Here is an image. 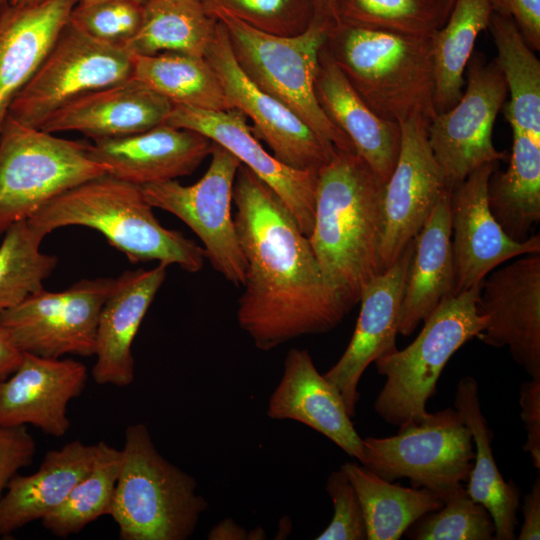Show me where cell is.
<instances>
[{
  "label": "cell",
  "instance_id": "8fae6325",
  "mask_svg": "<svg viewBox=\"0 0 540 540\" xmlns=\"http://www.w3.org/2000/svg\"><path fill=\"white\" fill-rule=\"evenodd\" d=\"M210 156L207 171L192 185L169 180L140 189L152 207L175 215L191 228L217 272L242 286L246 264L232 216L233 188L241 162L215 142Z\"/></svg>",
  "mask_w": 540,
  "mask_h": 540
},
{
  "label": "cell",
  "instance_id": "bcb514c9",
  "mask_svg": "<svg viewBox=\"0 0 540 540\" xmlns=\"http://www.w3.org/2000/svg\"><path fill=\"white\" fill-rule=\"evenodd\" d=\"M523 523L517 539H540V479L537 477L529 491L524 496L521 507Z\"/></svg>",
  "mask_w": 540,
  "mask_h": 540
},
{
  "label": "cell",
  "instance_id": "836d02e7",
  "mask_svg": "<svg viewBox=\"0 0 540 540\" xmlns=\"http://www.w3.org/2000/svg\"><path fill=\"white\" fill-rule=\"evenodd\" d=\"M217 20L200 0H147L141 25L124 46L131 56L183 52L204 56Z\"/></svg>",
  "mask_w": 540,
  "mask_h": 540
},
{
  "label": "cell",
  "instance_id": "b9f144b4",
  "mask_svg": "<svg viewBox=\"0 0 540 540\" xmlns=\"http://www.w3.org/2000/svg\"><path fill=\"white\" fill-rule=\"evenodd\" d=\"M325 489L333 503V517L317 540H367L366 524L358 496L339 468L327 478Z\"/></svg>",
  "mask_w": 540,
  "mask_h": 540
},
{
  "label": "cell",
  "instance_id": "4fadbf2b",
  "mask_svg": "<svg viewBox=\"0 0 540 540\" xmlns=\"http://www.w3.org/2000/svg\"><path fill=\"white\" fill-rule=\"evenodd\" d=\"M467 81L460 100L437 113L428 127V141L449 188L477 168L506 157L492 140L493 127L508 90L495 61L475 52L466 66Z\"/></svg>",
  "mask_w": 540,
  "mask_h": 540
},
{
  "label": "cell",
  "instance_id": "11a10c76",
  "mask_svg": "<svg viewBox=\"0 0 540 540\" xmlns=\"http://www.w3.org/2000/svg\"><path fill=\"white\" fill-rule=\"evenodd\" d=\"M443 1V0H442Z\"/></svg>",
  "mask_w": 540,
  "mask_h": 540
},
{
  "label": "cell",
  "instance_id": "60d3db41",
  "mask_svg": "<svg viewBox=\"0 0 540 540\" xmlns=\"http://www.w3.org/2000/svg\"><path fill=\"white\" fill-rule=\"evenodd\" d=\"M143 4L129 0L76 3L69 22L90 37L112 46L123 47L137 33Z\"/></svg>",
  "mask_w": 540,
  "mask_h": 540
},
{
  "label": "cell",
  "instance_id": "4dcf8cb0",
  "mask_svg": "<svg viewBox=\"0 0 540 540\" xmlns=\"http://www.w3.org/2000/svg\"><path fill=\"white\" fill-rule=\"evenodd\" d=\"M360 501L367 540H398L407 529L444 503L426 488H408L387 481L362 464L340 466Z\"/></svg>",
  "mask_w": 540,
  "mask_h": 540
},
{
  "label": "cell",
  "instance_id": "7402d4cb",
  "mask_svg": "<svg viewBox=\"0 0 540 540\" xmlns=\"http://www.w3.org/2000/svg\"><path fill=\"white\" fill-rule=\"evenodd\" d=\"M267 415L300 422L323 434L350 457L359 462L363 458L362 438L342 397L318 372L306 349L288 351L282 377L268 400Z\"/></svg>",
  "mask_w": 540,
  "mask_h": 540
},
{
  "label": "cell",
  "instance_id": "8d00e7d4",
  "mask_svg": "<svg viewBox=\"0 0 540 540\" xmlns=\"http://www.w3.org/2000/svg\"><path fill=\"white\" fill-rule=\"evenodd\" d=\"M0 245V312L43 289L58 264L55 255L40 251L44 233L28 220L12 224Z\"/></svg>",
  "mask_w": 540,
  "mask_h": 540
},
{
  "label": "cell",
  "instance_id": "2e32d148",
  "mask_svg": "<svg viewBox=\"0 0 540 540\" xmlns=\"http://www.w3.org/2000/svg\"><path fill=\"white\" fill-rule=\"evenodd\" d=\"M482 281L476 307L485 326L484 344L508 347L530 377L540 375V253H531Z\"/></svg>",
  "mask_w": 540,
  "mask_h": 540
},
{
  "label": "cell",
  "instance_id": "cb8c5ba5",
  "mask_svg": "<svg viewBox=\"0 0 540 540\" xmlns=\"http://www.w3.org/2000/svg\"><path fill=\"white\" fill-rule=\"evenodd\" d=\"M167 267L158 263L151 269L127 270L116 278L98 320L92 369L97 384L125 387L133 382L132 343L165 280Z\"/></svg>",
  "mask_w": 540,
  "mask_h": 540
},
{
  "label": "cell",
  "instance_id": "8992f818",
  "mask_svg": "<svg viewBox=\"0 0 540 540\" xmlns=\"http://www.w3.org/2000/svg\"><path fill=\"white\" fill-rule=\"evenodd\" d=\"M209 15L226 29L233 55L251 81L292 110L327 146L355 152L349 138L326 116L315 92L319 56L330 24L314 17L302 33L278 36L223 11Z\"/></svg>",
  "mask_w": 540,
  "mask_h": 540
},
{
  "label": "cell",
  "instance_id": "6da1fadb",
  "mask_svg": "<svg viewBox=\"0 0 540 540\" xmlns=\"http://www.w3.org/2000/svg\"><path fill=\"white\" fill-rule=\"evenodd\" d=\"M233 202L246 264L237 320L254 346L269 351L337 327L350 310L327 284L308 237L280 197L240 164Z\"/></svg>",
  "mask_w": 540,
  "mask_h": 540
},
{
  "label": "cell",
  "instance_id": "5bb4252c",
  "mask_svg": "<svg viewBox=\"0 0 540 540\" xmlns=\"http://www.w3.org/2000/svg\"><path fill=\"white\" fill-rule=\"evenodd\" d=\"M204 57L216 72L230 106L252 121L253 134L266 143L277 160L312 172L330 160L336 149L327 146L299 116L242 71L219 21Z\"/></svg>",
  "mask_w": 540,
  "mask_h": 540
},
{
  "label": "cell",
  "instance_id": "f1b7e54d",
  "mask_svg": "<svg viewBox=\"0 0 540 540\" xmlns=\"http://www.w3.org/2000/svg\"><path fill=\"white\" fill-rule=\"evenodd\" d=\"M454 408L460 412L470 429L475 457L466 491L483 504L495 524L496 540H514L520 508L519 489L513 481H505L494 459L492 430L483 415L477 381L466 376L456 386Z\"/></svg>",
  "mask_w": 540,
  "mask_h": 540
},
{
  "label": "cell",
  "instance_id": "ee69618b",
  "mask_svg": "<svg viewBox=\"0 0 540 540\" xmlns=\"http://www.w3.org/2000/svg\"><path fill=\"white\" fill-rule=\"evenodd\" d=\"M520 417L526 431L523 450L530 455L533 466L540 468V375L523 382L519 389Z\"/></svg>",
  "mask_w": 540,
  "mask_h": 540
},
{
  "label": "cell",
  "instance_id": "d6a6232c",
  "mask_svg": "<svg viewBox=\"0 0 540 540\" xmlns=\"http://www.w3.org/2000/svg\"><path fill=\"white\" fill-rule=\"evenodd\" d=\"M488 28L510 93L504 115L511 127L540 142V61L512 19L492 13Z\"/></svg>",
  "mask_w": 540,
  "mask_h": 540
},
{
  "label": "cell",
  "instance_id": "3957f363",
  "mask_svg": "<svg viewBox=\"0 0 540 540\" xmlns=\"http://www.w3.org/2000/svg\"><path fill=\"white\" fill-rule=\"evenodd\" d=\"M152 208L140 186L106 173L57 195L27 220L45 235L71 225L97 230L133 264L156 260L199 272L203 247L163 227Z\"/></svg>",
  "mask_w": 540,
  "mask_h": 540
},
{
  "label": "cell",
  "instance_id": "ba28073f",
  "mask_svg": "<svg viewBox=\"0 0 540 540\" xmlns=\"http://www.w3.org/2000/svg\"><path fill=\"white\" fill-rule=\"evenodd\" d=\"M87 147L6 117L0 134V236L57 195L108 173Z\"/></svg>",
  "mask_w": 540,
  "mask_h": 540
},
{
  "label": "cell",
  "instance_id": "d6986e66",
  "mask_svg": "<svg viewBox=\"0 0 540 540\" xmlns=\"http://www.w3.org/2000/svg\"><path fill=\"white\" fill-rule=\"evenodd\" d=\"M414 238L394 263L371 279L360 294L361 309L352 338L324 377L336 388L350 417L355 416L360 379L371 363L397 350L396 335Z\"/></svg>",
  "mask_w": 540,
  "mask_h": 540
},
{
  "label": "cell",
  "instance_id": "f5cc1de1",
  "mask_svg": "<svg viewBox=\"0 0 540 540\" xmlns=\"http://www.w3.org/2000/svg\"><path fill=\"white\" fill-rule=\"evenodd\" d=\"M99 1H107V0H76V3H92V2H99ZM134 1L140 4H144L147 0H129Z\"/></svg>",
  "mask_w": 540,
  "mask_h": 540
},
{
  "label": "cell",
  "instance_id": "1f68e13d",
  "mask_svg": "<svg viewBox=\"0 0 540 540\" xmlns=\"http://www.w3.org/2000/svg\"><path fill=\"white\" fill-rule=\"evenodd\" d=\"M492 13L488 0H455L446 24L431 34L437 113L451 109L460 100L475 41L488 28Z\"/></svg>",
  "mask_w": 540,
  "mask_h": 540
},
{
  "label": "cell",
  "instance_id": "ffe728a7",
  "mask_svg": "<svg viewBox=\"0 0 540 540\" xmlns=\"http://www.w3.org/2000/svg\"><path fill=\"white\" fill-rule=\"evenodd\" d=\"M87 379L79 361L23 352L17 370L0 381V426L30 424L50 436L65 435L71 425L68 403L82 394Z\"/></svg>",
  "mask_w": 540,
  "mask_h": 540
},
{
  "label": "cell",
  "instance_id": "f546056e",
  "mask_svg": "<svg viewBox=\"0 0 540 540\" xmlns=\"http://www.w3.org/2000/svg\"><path fill=\"white\" fill-rule=\"evenodd\" d=\"M513 146L508 168L489 178V209L512 240L522 242L540 220V142L511 127Z\"/></svg>",
  "mask_w": 540,
  "mask_h": 540
},
{
  "label": "cell",
  "instance_id": "9c48e42d",
  "mask_svg": "<svg viewBox=\"0 0 540 540\" xmlns=\"http://www.w3.org/2000/svg\"><path fill=\"white\" fill-rule=\"evenodd\" d=\"M361 464L393 482L408 478L444 499L467 483L475 457L469 427L455 408L428 414L384 438L362 439Z\"/></svg>",
  "mask_w": 540,
  "mask_h": 540
},
{
  "label": "cell",
  "instance_id": "816d5d0a",
  "mask_svg": "<svg viewBox=\"0 0 540 540\" xmlns=\"http://www.w3.org/2000/svg\"><path fill=\"white\" fill-rule=\"evenodd\" d=\"M11 0H0V17L5 10L10 6Z\"/></svg>",
  "mask_w": 540,
  "mask_h": 540
},
{
  "label": "cell",
  "instance_id": "f907efd6",
  "mask_svg": "<svg viewBox=\"0 0 540 540\" xmlns=\"http://www.w3.org/2000/svg\"><path fill=\"white\" fill-rule=\"evenodd\" d=\"M46 0H11V5L15 6H29V5H35L39 4Z\"/></svg>",
  "mask_w": 540,
  "mask_h": 540
},
{
  "label": "cell",
  "instance_id": "44dd1931",
  "mask_svg": "<svg viewBox=\"0 0 540 540\" xmlns=\"http://www.w3.org/2000/svg\"><path fill=\"white\" fill-rule=\"evenodd\" d=\"M212 147L213 141L196 131L163 123L133 135L94 140L87 151L108 174L143 186L190 175Z\"/></svg>",
  "mask_w": 540,
  "mask_h": 540
},
{
  "label": "cell",
  "instance_id": "484cf974",
  "mask_svg": "<svg viewBox=\"0 0 540 540\" xmlns=\"http://www.w3.org/2000/svg\"><path fill=\"white\" fill-rule=\"evenodd\" d=\"M75 5L76 0L10 4L0 17V134L13 99L38 70Z\"/></svg>",
  "mask_w": 540,
  "mask_h": 540
},
{
  "label": "cell",
  "instance_id": "603a6c76",
  "mask_svg": "<svg viewBox=\"0 0 540 540\" xmlns=\"http://www.w3.org/2000/svg\"><path fill=\"white\" fill-rule=\"evenodd\" d=\"M172 107L168 99L130 77L67 103L40 129L77 131L93 140L123 137L165 123Z\"/></svg>",
  "mask_w": 540,
  "mask_h": 540
},
{
  "label": "cell",
  "instance_id": "ab89813d",
  "mask_svg": "<svg viewBox=\"0 0 540 540\" xmlns=\"http://www.w3.org/2000/svg\"><path fill=\"white\" fill-rule=\"evenodd\" d=\"M208 14L223 11L269 34L294 36L314 19L312 0H200Z\"/></svg>",
  "mask_w": 540,
  "mask_h": 540
},
{
  "label": "cell",
  "instance_id": "83f0119b",
  "mask_svg": "<svg viewBox=\"0 0 540 540\" xmlns=\"http://www.w3.org/2000/svg\"><path fill=\"white\" fill-rule=\"evenodd\" d=\"M94 454L95 445L73 440L48 451L35 473L16 474L0 499V537L55 510L90 471Z\"/></svg>",
  "mask_w": 540,
  "mask_h": 540
},
{
  "label": "cell",
  "instance_id": "30bf717a",
  "mask_svg": "<svg viewBox=\"0 0 540 540\" xmlns=\"http://www.w3.org/2000/svg\"><path fill=\"white\" fill-rule=\"evenodd\" d=\"M132 77V56L100 42L68 22L8 115L40 129L55 111L91 91Z\"/></svg>",
  "mask_w": 540,
  "mask_h": 540
},
{
  "label": "cell",
  "instance_id": "e0dca14e",
  "mask_svg": "<svg viewBox=\"0 0 540 540\" xmlns=\"http://www.w3.org/2000/svg\"><path fill=\"white\" fill-rule=\"evenodd\" d=\"M167 124L196 131L232 153L282 200L308 237L314 223L317 172L293 169L268 153L238 109L205 110L173 104Z\"/></svg>",
  "mask_w": 540,
  "mask_h": 540
},
{
  "label": "cell",
  "instance_id": "f6af8a7d",
  "mask_svg": "<svg viewBox=\"0 0 540 540\" xmlns=\"http://www.w3.org/2000/svg\"><path fill=\"white\" fill-rule=\"evenodd\" d=\"M493 13L512 19L534 50H540V0H488Z\"/></svg>",
  "mask_w": 540,
  "mask_h": 540
},
{
  "label": "cell",
  "instance_id": "74e56055",
  "mask_svg": "<svg viewBox=\"0 0 540 540\" xmlns=\"http://www.w3.org/2000/svg\"><path fill=\"white\" fill-rule=\"evenodd\" d=\"M337 21L411 37H430L444 25L442 0H335Z\"/></svg>",
  "mask_w": 540,
  "mask_h": 540
},
{
  "label": "cell",
  "instance_id": "db71d44e",
  "mask_svg": "<svg viewBox=\"0 0 540 540\" xmlns=\"http://www.w3.org/2000/svg\"><path fill=\"white\" fill-rule=\"evenodd\" d=\"M455 0H443L447 15L450 13Z\"/></svg>",
  "mask_w": 540,
  "mask_h": 540
},
{
  "label": "cell",
  "instance_id": "f35d334b",
  "mask_svg": "<svg viewBox=\"0 0 540 540\" xmlns=\"http://www.w3.org/2000/svg\"><path fill=\"white\" fill-rule=\"evenodd\" d=\"M414 540H492L495 524L486 507L463 487L444 499L436 511L422 516L405 532Z\"/></svg>",
  "mask_w": 540,
  "mask_h": 540
},
{
  "label": "cell",
  "instance_id": "5b68a950",
  "mask_svg": "<svg viewBox=\"0 0 540 540\" xmlns=\"http://www.w3.org/2000/svg\"><path fill=\"white\" fill-rule=\"evenodd\" d=\"M197 481L163 457L148 427L129 425L109 515L121 540H186L194 533L207 500Z\"/></svg>",
  "mask_w": 540,
  "mask_h": 540
},
{
  "label": "cell",
  "instance_id": "7c38bea8",
  "mask_svg": "<svg viewBox=\"0 0 540 540\" xmlns=\"http://www.w3.org/2000/svg\"><path fill=\"white\" fill-rule=\"evenodd\" d=\"M115 281L85 278L60 292L43 288L0 312V326L22 352L45 358L95 355L99 315Z\"/></svg>",
  "mask_w": 540,
  "mask_h": 540
},
{
  "label": "cell",
  "instance_id": "7a4b0ae2",
  "mask_svg": "<svg viewBox=\"0 0 540 540\" xmlns=\"http://www.w3.org/2000/svg\"><path fill=\"white\" fill-rule=\"evenodd\" d=\"M385 182L355 152L335 150L317 172L308 239L324 279L351 310L380 274Z\"/></svg>",
  "mask_w": 540,
  "mask_h": 540
},
{
  "label": "cell",
  "instance_id": "9a60e30c",
  "mask_svg": "<svg viewBox=\"0 0 540 540\" xmlns=\"http://www.w3.org/2000/svg\"><path fill=\"white\" fill-rule=\"evenodd\" d=\"M429 124V120L420 116L399 124L400 151L383 193V271L418 234L443 192L451 189L430 148Z\"/></svg>",
  "mask_w": 540,
  "mask_h": 540
},
{
  "label": "cell",
  "instance_id": "ac0fdd59",
  "mask_svg": "<svg viewBox=\"0 0 540 540\" xmlns=\"http://www.w3.org/2000/svg\"><path fill=\"white\" fill-rule=\"evenodd\" d=\"M497 167L498 163L485 164L451 189L454 295L481 283L491 271L510 259L540 253L539 235L522 242L514 241L493 217L487 186Z\"/></svg>",
  "mask_w": 540,
  "mask_h": 540
},
{
  "label": "cell",
  "instance_id": "277c9868",
  "mask_svg": "<svg viewBox=\"0 0 540 540\" xmlns=\"http://www.w3.org/2000/svg\"><path fill=\"white\" fill-rule=\"evenodd\" d=\"M325 48L351 86L380 118L430 122L437 115L430 37H411L338 22Z\"/></svg>",
  "mask_w": 540,
  "mask_h": 540
},
{
  "label": "cell",
  "instance_id": "7bdbcfd3",
  "mask_svg": "<svg viewBox=\"0 0 540 540\" xmlns=\"http://www.w3.org/2000/svg\"><path fill=\"white\" fill-rule=\"evenodd\" d=\"M36 442L26 426H0V499L17 472L33 462Z\"/></svg>",
  "mask_w": 540,
  "mask_h": 540
},
{
  "label": "cell",
  "instance_id": "d590c367",
  "mask_svg": "<svg viewBox=\"0 0 540 540\" xmlns=\"http://www.w3.org/2000/svg\"><path fill=\"white\" fill-rule=\"evenodd\" d=\"M121 465V450L105 441L95 444L90 471L73 487L66 499L41 519L53 535L66 538L109 515Z\"/></svg>",
  "mask_w": 540,
  "mask_h": 540
},
{
  "label": "cell",
  "instance_id": "4316f807",
  "mask_svg": "<svg viewBox=\"0 0 540 540\" xmlns=\"http://www.w3.org/2000/svg\"><path fill=\"white\" fill-rule=\"evenodd\" d=\"M450 198L447 189L414 237L398 325L402 336L411 335L444 298L454 295Z\"/></svg>",
  "mask_w": 540,
  "mask_h": 540
},
{
  "label": "cell",
  "instance_id": "52a82bcc",
  "mask_svg": "<svg viewBox=\"0 0 540 540\" xmlns=\"http://www.w3.org/2000/svg\"><path fill=\"white\" fill-rule=\"evenodd\" d=\"M481 285L444 298L423 321L410 345L374 361L386 380L373 407L385 422L399 428L428 414L427 401L436 393L445 365L484 329L485 319L476 307Z\"/></svg>",
  "mask_w": 540,
  "mask_h": 540
},
{
  "label": "cell",
  "instance_id": "7dc6e473",
  "mask_svg": "<svg viewBox=\"0 0 540 540\" xmlns=\"http://www.w3.org/2000/svg\"><path fill=\"white\" fill-rule=\"evenodd\" d=\"M23 352L12 342L8 333L0 326V381L10 377L19 367Z\"/></svg>",
  "mask_w": 540,
  "mask_h": 540
},
{
  "label": "cell",
  "instance_id": "681fc988",
  "mask_svg": "<svg viewBox=\"0 0 540 540\" xmlns=\"http://www.w3.org/2000/svg\"><path fill=\"white\" fill-rule=\"evenodd\" d=\"M314 5V17L330 25L337 24L335 0H312Z\"/></svg>",
  "mask_w": 540,
  "mask_h": 540
},
{
  "label": "cell",
  "instance_id": "c3c4849f",
  "mask_svg": "<svg viewBox=\"0 0 540 540\" xmlns=\"http://www.w3.org/2000/svg\"><path fill=\"white\" fill-rule=\"evenodd\" d=\"M207 538L210 540H249V531L233 519H224L209 531Z\"/></svg>",
  "mask_w": 540,
  "mask_h": 540
},
{
  "label": "cell",
  "instance_id": "e575fe53",
  "mask_svg": "<svg viewBox=\"0 0 540 540\" xmlns=\"http://www.w3.org/2000/svg\"><path fill=\"white\" fill-rule=\"evenodd\" d=\"M132 77L172 104L205 110L232 108L204 56L183 52L132 56Z\"/></svg>",
  "mask_w": 540,
  "mask_h": 540
},
{
  "label": "cell",
  "instance_id": "d4e9b609",
  "mask_svg": "<svg viewBox=\"0 0 540 540\" xmlns=\"http://www.w3.org/2000/svg\"><path fill=\"white\" fill-rule=\"evenodd\" d=\"M315 92L326 116L349 138L355 153L386 183L400 151V125L380 118L368 107L325 45L319 56Z\"/></svg>",
  "mask_w": 540,
  "mask_h": 540
}]
</instances>
